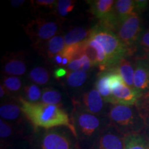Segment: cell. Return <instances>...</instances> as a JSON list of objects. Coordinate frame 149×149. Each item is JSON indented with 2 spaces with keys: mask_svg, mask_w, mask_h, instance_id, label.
<instances>
[{
  "mask_svg": "<svg viewBox=\"0 0 149 149\" xmlns=\"http://www.w3.org/2000/svg\"><path fill=\"white\" fill-rule=\"evenodd\" d=\"M19 102L26 118L29 121L33 128L48 129L58 126H66L70 128L75 135L70 117L58 106L42 102L31 103L20 97Z\"/></svg>",
  "mask_w": 149,
  "mask_h": 149,
  "instance_id": "6da1fadb",
  "label": "cell"
},
{
  "mask_svg": "<svg viewBox=\"0 0 149 149\" xmlns=\"http://www.w3.org/2000/svg\"><path fill=\"white\" fill-rule=\"evenodd\" d=\"M71 122L79 149H91L104 130L110 124L108 117L87 113L74 104Z\"/></svg>",
  "mask_w": 149,
  "mask_h": 149,
  "instance_id": "7a4b0ae2",
  "label": "cell"
},
{
  "mask_svg": "<svg viewBox=\"0 0 149 149\" xmlns=\"http://www.w3.org/2000/svg\"><path fill=\"white\" fill-rule=\"evenodd\" d=\"M30 146L32 149H79L75 135L66 126L34 128Z\"/></svg>",
  "mask_w": 149,
  "mask_h": 149,
  "instance_id": "3957f363",
  "label": "cell"
},
{
  "mask_svg": "<svg viewBox=\"0 0 149 149\" xmlns=\"http://www.w3.org/2000/svg\"><path fill=\"white\" fill-rule=\"evenodd\" d=\"M107 117L110 124L124 136L142 133L146 126L136 106L112 105Z\"/></svg>",
  "mask_w": 149,
  "mask_h": 149,
  "instance_id": "277c9868",
  "label": "cell"
},
{
  "mask_svg": "<svg viewBox=\"0 0 149 149\" xmlns=\"http://www.w3.org/2000/svg\"><path fill=\"white\" fill-rule=\"evenodd\" d=\"M101 44L107 58L108 70L114 68L121 59L129 56L128 50L116 34L96 25L91 29L90 37Z\"/></svg>",
  "mask_w": 149,
  "mask_h": 149,
  "instance_id": "5b68a950",
  "label": "cell"
},
{
  "mask_svg": "<svg viewBox=\"0 0 149 149\" xmlns=\"http://www.w3.org/2000/svg\"><path fill=\"white\" fill-rule=\"evenodd\" d=\"M59 28L60 24L58 20L36 17L24 26V31L35 47L40 49L48 40L57 35Z\"/></svg>",
  "mask_w": 149,
  "mask_h": 149,
  "instance_id": "8992f818",
  "label": "cell"
},
{
  "mask_svg": "<svg viewBox=\"0 0 149 149\" xmlns=\"http://www.w3.org/2000/svg\"><path fill=\"white\" fill-rule=\"evenodd\" d=\"M142 32L141 19L137 13L125 19L117 26L115 34L128 50L129 56L137 51V42Z\"/></svg>",
  "mask_w": 149,
  "mask_h": 149,
  "instance_id": "52a82bcc",
  "label": "cell"
},
{
  "mask_svg": "<svg viewBox=\"0 0 149 149\" xmlns=\"http://www.w3.org/2000/svg\"><path fill=\"white\" fill-rule=\"evenodd\" d=\"M84 111L97 116L107 117L109 109L107 104L96 88H93L84 93L80 101L73 102Z\"/></svg>",
  "mask_w": 149,
  "mask_h": 149,
  "instance_id": "ba28073f",
  "label": "cell"
},
{
  "mask_svg": "<svg viewBox=\"0 0 149 149\" xmlns=\"http://www.w3.org/2000/svg\"><path fill=\"white\" fill-rule=\"evenodd\" d=\"M124 138L125 136L110 124L91 149H124Z\"/></svg>",
  "mask_w": 149,
  "mask_h": 149,
  "instance_id": "9c48e42d",
  "label": "cell"
},
{
  "mask_svg": "<svg viewBox=\"0 0 149 149\" xmlns=\"http://www.w3.org/2000/svg\"><path fill=\"white\" fill-rule=\"evenodd\" d=\"M27 64L24 53H8L3 59L2 70L5 75L21 76L25 74Z\"/></svg>",
  "mask_w": 149,
  "mask_h": 149,
  "instance_id": "30bf717a",
  "label": "cell"
},
{
  "mask_svg": "<svg viewBox=\"0 0 149 149\" xmlns=\"http://www.w3.org/2000/svg\"><path fill=\"white\" fill-rule=\"evenodd\" d=\"M142 94L133 87L121 85L112 91V97L109 104L113 105L135 106Z\"/></svg>",
  "mask_w": 149,
  "mask_h": 149,
  "instance_id": "8fae6325",
  "label": "cell"
},
{
  "mask_svg": "<svg viewBox=\"0 0 149 149\" xmlns=\"http://www.w3.org/2000/svg\"><path fill=\"white\" fill-rule=\"evenodd\" d=\"M134 88L142 95L149 91V62L144 59L138 58L136 61Z\"/></svg>",
  "mask_w": 149,
  "mask_h": 149,
  "instance_id": "7c38bea8",
  "label": "cell"
},
{
  "mask_svg": "<svg viewBox=\"0 0 149 149\" xmlns=\"http://www.w3.org/2000/svg\"><path fill=\"white\" fill-rule=\"evenodd\" d=\"M0 116L9 124L17 126L22 124L23 119L26 118L20 106L15 103H4L0 107Z\"/></svg>",
  "mask_w": 149,
  "mask_h": 149,
  "instance_id": "4fadbf2b",
  "label": "cell"
},
{
  "mask_svg": "<svg viewBox=\"0 0 149 149\" xmlns=\"http://www.w3.org/2000/svg\"><path fill=\"white\" fill-rule=\"evenodd\" d=\"M91 13L102 22L109 17L113 13L115 3L114 0H93L88 1Z\"/></svg>",
  "mask_w": 149,
  "mask_h": 149,
  "instance_id": "5bb4252c",
  "label": "cell"
},
{
  "mask_svg": "<svg viewBox=\"0 0 149 149\" xmlns=\"http://www.w3.org/2000/svg\"><path fill=\"white\" fill-rule=\"evenodd\" d=\"M136 13H137V10L135 1L133 0L115 1L114 8H113V14L118 22V24Z\"/></svg>",
  "mask_w": 149,
  "mask_h": 149,
  "instance_id": "9a60e30c",
  "label": "cell"
},
{
  "mask_svg": "<svg viewBox=\"0 0 149 149\" xmlns=\"http://www.w3.org/2000/svg\"><path fill=\"white\" fill-rule=\"evenodd\" d=\"M65 47L64 37L57 35L48 40L40 50L48 59H53L57 54L64 51Z\"/></svg>",
  "mask_w": 149,
  "mask_h": 149,
  "instance_id": "2e32d148",
  "label": "cell"
},
{
  "mask_svg": "<svg viewBox=\"0 0 149 149\" xmlns=\"http://www.w3.org/2000/svg\"><path fill=\"white\" fill-rule=\"evenodd\" d=\"M124 149H149V138L144 132L126 135Z\"/></svg>",
  "mask_w": 149,
  "mask_h": 149,
  "instance_id": "e0dca14e",
  "label": "cell"
},
{
  "mask_svg": "<svg viewBox=\"0 0 149 149\" xmlns=\"http://www.w3.org/2000/svg\"><path fill=\"white\" fill-rule=\"evenodd\" d=\"M115 68L121 76L126 85L129 87L134 88V70L133 66L130 60L126 57L121 59L118 64L115 66Z\"/></svg>",
  "mask_w": 149,
  "mask_h": 149,
  "instance_id": "ac0fdd59",
  "label": "cell"
},
{
  "mask_svg": "<svg viewBox=\"0 0 149 149\" xmlns=\"http://www.w3.org/2000/svg\"><path fill=\"white\" fill-rule=\"evenodd\" d=\"M91 32V29L88 30L82 27H75L71 29L64 36L66 47L84 42L90 37Z\"/></svg>",
  "mask_w": 149,
  "mask_h": 149,
  "instance_id": "d6986e66",
  "label": "cell"
},
{
  "mask_svg": "<svg viewBox=\"0 0 149 149\" xmlns=\"http://www.w3.org/2000/svg\"><path fill=\"white\" fill-rule=\"evenodd\" d=\"M109 70L102 71L99 74L95 84V88L107 103L109 104L112 93L109 86Z\"/></svg>",
  "mask_w": 149,
  "mask_h": 149,
  "instance_id": "ffe728a7",
  "label": "cell"
},
{
  "mask_svg": "<svg viewBox=\"0 0 149 149\" xmlns=\"http://www.w3.org/2000/svg\"><path fill=\"white\" fill-rule=\"evenodd\" d=\"M22 94V97H20L26 101L31 103H38L40 102L42 91L35 84H29L23 87Z\"/></svg>",
  "mask_w": 149,
  "mask_h": 149,
  "instance_id": "44dd1931",
  "label": "cell"
},
{
  "mask_svg": "<svg viewBox=\"0 0 149 149\" xmlns=\"http://www.w3.org/2000/svg\"><path fill=\"white\" fill-rule=\"evenodd\" d=\"M29 79L37 85H46L49 82L51 74L47 68L37 66L33 68L29 73Z\"/></svg>",
  "mask_w": 149,
  "mask_h": 149,
  "instance_id": "7402d4cb",
  "label": "cell"
},
{
  "mask_svg": "<svg viewBox=\"0 0 149 149\" xmlns=\"http://www.w3.org/2000/svg\"><path fill=\"white\" fill-rule=\"evenodd\" d=\"M88 78L87 72L82 70L71 71L66 76V83L72 88H78L81 86L86 82Z\"/></svg>",
  "mask_w": 149,
  "mask_h": 149,
  "instance_id": "603a6c76",
  "label": "cell"
},
{
  "mask_svg": "<svg viewBox=\"0 0 149 149\" xmlns=\"http://www.w3.org/2000/svg\"><path fill=\"white\" fill-rule=\"evenodd\" d=\"M61 100L62 97L59 91L53 88H45L42 91L40 102L59 107L61 104Z\"/></svg>",
  "mask_w": 149,
  "mask_h": 149,
  "instance_id": "cb8c5ba5",
  "label": "cell"
},
{
  "mask_svg": "<svg viewBox=\"0 0 149 149\" xmlns=\"http://www.w3.org/2000/svg\"><path fill=\"white\" fill-rule=\"evenodd\" d=\"M2 82L3 86L8 93L15 94L19 92H22L23 88L21 79L16 76L4 75Z\"/></svg>",
  "mask_w": 149,
  "mask_h": 149,
  "instance_id": "d4e9b609",
  "label": "cell"
},
{
  "mask_svg": "<svg viewBox=\"0 0 149 149\" xmlns=\"http://www.w3.org/2000/svg\"><path fill=\"white\" fill-rule=\"evenodd\" d=\"M74 6L75 1L73 0H59L55 10L59 17L64 18L74 10Z\"/></svg>",
  "mask_w": 149,
  "mask_h": 149,
  "instance_id": "484cf974",
  "label": "cell"
},
{
  "mask_svg": "<svg viewBox=\"0 0 149 149\" xmlns=\"http://www.w3.org/2000/svg\"><path fill=\"white\" fill-rule=\"evenodd\" d=\"M136 107L138 109L141 116L144 121L149 117V91H147L139 98L136 104Z\"/></svg>",
  "mask_w": 149,
  "mask_h": 149,
  "instance_id": "4316f807",
  "label": "cell"
},
{
  "mask_svg": "<svg viewBox=\"0 0 149 149\" xmlns=\"http://www.w3.org/2000/svg\"><path fill=\"white\" fill-rule=\"evenodd\" d=\"M137 50L142 53L141 57L149 52V29L141 33L137 44Z\"/></svg>",
  "mask_w": 149,
  "mask_h": 149,
  "instance_id": "83f0119b",
  "label": "cell"
},
{
  "mask_svg": "<svg viewBox=\"0 0 149 149\" xmlns=\"http://www.w3.org/2000/svg\"><path fill=\"white\" fill-rule=\"evenodd\" d=\"M31 3L35 9L51 11L55 10L57 1H55V0H35V1H31Z\"/></svg>",
  "mask_w": 149,
  "mask_h": 149,
  "instance_id": "f1b7e54d",
  "label": "cell"
},
{
  "mask_svg": "<svg viewBox=\"0 0 149 149\" xmlns=\"http://www.w3.org/2000/svg\"><path fill=\"white\" fill-rule=\"evenodd\" d=\"M67 69L70 71H76V70H81L82 68V61L80 57L73 59L70 61V63L66 66Z\"/></svg>",
  "mask_w": 149,
  "mask_h": 149,
  "instance_id": "f546056e",
  "label": "cell"
},
{
  "mask_svg": "<svg viewBox=\"0 0 149 149\" xmlns=\"http://www.w3.org/2000/svg\"><path fill=\"white\" fill-rule=\"evenodd\" d=\"M79 57L81 59V61H82V68H81V70H84V71L86 72L87 70L90 69L91 67L93 66L92 62H91L90 59L87 57L86 55L85 54H81V55L79 56Z\"/></svg>",
  "mask_w": 149,
  "mask_h": 149,
  "instance_id": "4dcf8cb0",
  "label": "cell"
},
{
  "mask_svg": "<svg viewBox=\"0 0 149 149\" xmlns=\"http://www.w3.org/2000/svg\"><path fill=\"white\" fill-rule=\"evenodd\" d=\"M53 74L56 79H61L64 77H66L67 74H68V70L66 68H62V67H59V68H57V69L55 70Z\"/></svg>",
  "mask_w": 149,
  "mask_h": 149,
  "instance_id": "1f68e13d",
  "label": "cell"
},
{
  "mask_svg": "<svg viewBox=\"0 0 149 149\" xmlns=\"http://www.w3.org/2000/svg\"><path fill=\"white\" fill-rule=\"evenodd\" d=\"M136 7H137V13H140L144 11L147 8L148 4V1L146 0H136Z\"/></svg>",
  "mask_w": 149,
  "mask_h": 149,
  "instance_id": "d6a6232c",
  "label": "cell"
},
{
  "mask_svg": "<svg viewBox=\"0 0 149 149\" xmlns=\"http://www.w3.org/2000/svg\"><path fill=\"white\" fill-rule=\"evenodd\" d=\"M62 60H63V56L61 55V53L57 54V55L54 57L53 59V62L56 65H58V66H61V64H62Z\"/></svg>",
  "mask_w": 149,
  "mask_h": 149,
  "instance_id": "836d02e7",
  "label": "cell"
},
{
  "mask_svg": "<svg viewBox=\"0 0 149 149\" xmlns=\"http://www.w3.org/2000/svg\"><path fill=\"white\" fill-rule=\"evenodd\" d=\"M11 5L14 7V8H19L21 6L24 4L26 2L24 0H13L10 1Z\"/></svg>",
  "mask_w": 149,
  "mask_h": 149,
  "instance_id": "e575fe53",
  "label": "cell"
},
{
  "mask_svg": "<svg viewBox=\"0 0 149 149\" xmlns=\"http://www.w3.org/2000/svg\"><path fill=\"white\" fill-rule=\"evenodd\" d=\"M7 93L8 94V91L6 90L4 86H3L2 84H1V86H0V97H1V99L4 98L6 95Z\"/></svg>",
  "mask_w": 149,
  "mask_h": 149,
  "instance_id": "d590c367",
  "label": "cell"
},
{
  "mask_svg": "<svg viewBox=\"0 0 149 149\" xmlns=\"http://www.w3.org/2000/svg\"><path fill=\"white\" fill-rule=\"evenodd\" d=\"M145 124H146V126H145V129L144 130V132L147 135V137L149 138V117L145 120Z\"/></svg>",
  "mask_w": 149,
  "mask_h": 149,
  "instance_id": "8d00e7d4",
  "label": "cell"
},
{
  "mask_svg": "<svg viewBox=\"0 0 149 149\" xmlns=\"http://www.w3.org/2000/svg\"><path fill=\"white\" fill-rule=\"evenodd\" d=\"M139 58H142V59H146V60H147L149 62V52L147 54H146V55L143 56V57H139Z\"/></svg>",
  "mask_w": 149,
  "mask_h": 149,
  "instance_id": "74e56055",
  "label": "cell"
}]
</instances>
